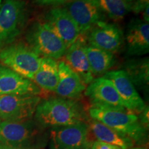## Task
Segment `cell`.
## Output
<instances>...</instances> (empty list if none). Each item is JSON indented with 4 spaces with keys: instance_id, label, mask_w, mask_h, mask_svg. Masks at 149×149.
Listing matches in <instances>:
<instances>
[{
    "instance_id": "1",
    "label": "cell",
    "mask_w": 149,
    "mask_h": 149,
    "mask_svg": "<svg viewBox=\"0 0 149 149\" xmlns=\"http://www.w3.org/2000/svg\"><path fill=\"white\" fill-rule=\"evenodd\" d=\"M34 115L35 122L45 129L85 122L87 118L79 101L63 97L41 100Z\"/></svg>"
},
{
    "instance_id": "2",
    "label": "cell",
    "mask_w": 149,
    "mask_h": 149,
    "mask_svg": "<svg viewBox=\"0 0 149 149\" xmlns=\"http://www.w3.org/2000/svg\"><path fill=\"white\" fill-rule=\"evenodd\" d=\"M45 128L31 120L0 122V142L26 149H40L47 144Z\"/></svg>"
},
{
    "instance_id": "3",
    "label": "cell",
    "mask_w": 149,
    "mask_h": 149,
    "mask_svg": "<svg viewBox=\"0 0 149 149\" xmlns=\"http://www.w3.org/2000/svg\"><path fill=\"white\" fill-rule=\"evenodd\" d=\"M88 113L93 120L125 135L133 142L141 144L146 140V128L141 124L138 117L134 113L94 107L89 109Z\"/></svg>"
},
{
    "instance_id": "4",
    "label": "cell",
    "mask_w": 149,
    "mask_h": 149,
    "mask_svg": "<svg viewBox=\"0 0 149 149\" xmlns=\"http://www.w3.org/2000/svg\"><path fill=\"white\" fill-rule=\"evenodd\" d=\"M26 39L29 47L40 57L56 60L66 52L64 43L44 22H34L28 30Z\"/></svg>"
},
{
    "instance_id": "5",
    "label": "cell",
    "mask_w": 149,
    "mask_h": 149,
    "mask_svg": "<svg viewBox=\"0 0 149 149\" xmlns=\"http://www.w3.org/2000/svg\"><path fill=\"white\" fill-rule=\"evenodd\" d=\"M41 57L29 46L10 44L0 50V61L6 67L33 81L40 67Z\"/></svg>"
},
{
    "instance_id": "6",
    "label": "cell",
    "mask_w": 149,
    "mask_h": 149,
    "mask_svg": "<svg viewBox=\"0 0 149 149\" xmlns=\"http://www.w3.org/2000/svg\"><path fill=\"white\" fill-rule=\"evenodd\" d=\"M26 17L24 0H5L0 8V48L10 45L21 34Z\"/></svg>"
},
{
    "instance_id": "7",
    "label": "cell",
    "mask_w": 149,
    "mask_h": 149,
    "mask_svg": "<svg viewBox=\"0 0 149 149\" xmlns=\"http://www.w3.org/2000/svg\"><path fill=\"white\" fill-rule=\"evenodd\" d=\"M88 124L80 122L71 125L50 129L51 149H91Z\"/></svg>"
},
{
    "instance_id": "8",
    "label": "cell",
    "mask_w": 149,
    "mask_h": 149,
    "mask_svg": "<svg viewBox=\"0 0 149 149\" xmlns=\"http://www.w3.org/2000/svg\"><path fill=\"white\" fill-rule=\"evenodd\" d=\"M41 97L34 95H0V120L21 122L35 115Z\"/></svg>"
},
{
    "instance_id": "9",
    "label": "cell",
    "mask_w": 149,
    "mask_h": 149,
    "mask_svg": "<svg viewBox=\"0 0 149 149\" xmlns=\"http://www.w3.org/2000/svg\"><path fill=\"white\" fill-rule=\"evenodd\" d=\"M89 45L112 53L118 52L124 42L122 31L115 24L100 21L85 33Z\"/></svg>"
},
{
    "instance_id": "10",
    "label": "cell",
    "mask_w": 149,
    "mask_h": 149,
    "mask_svg": "<svg viewBox=\"0 0 149 149\" xmlns=\"http://www.w3.org/2000/svg\"><path fill=\"white\" fill-rule=\"evenodd\" d=\"M92 107L126 111L118 93L109 79L104 77L94 79L84 91Z\"/></svg>"
},
{
    "instance_id": "11",
    "label": "cell",
    "mask_w": 149,
    "mask_h": 149,
    "mask_svg": "<svg viewBox=\"0 0 149 149\" xmlns=\"http://www.w3.org/2000/svg\"><path fill=\"white\" fill-rule=\"evenodd\" d=\"M44 19V23L64 43L67 48L81 35L77 25L64 7L51 9Z\"/></svg>"
},
{
    "instance_id": "12",
    "label": "cell",
    "mask_w": 149,
    "mask_h": 149,
    "mask_svg": "<svg viewBox=\"0 0 149 149\" xmlns=\"http://www.w3.org/2000/svg\"><path fill=\"white\" fill-rule=\"evenodd\" d=\"M64 8L77 25L81 35L106 18L94 0H68Z\"/></svg>"
},
{
    "instance_id": "13",
    "label": "cell",
    "mask_w": 149,
    "mask_h": 149,
    "mask_svg": "<svg viewBox=\"0 0 149 149\" xmlns=\"http://www.w3.org/2000/svg\"><path fill=\"white\" fill-rule=\"evenodd\" d=\"M103 77L113 84L126 110L139 114L146 107L124 70L109 71Z\"/></svg>"
},
{
    "instance_id": "14",
    "label": "cell",
    "mask_w": 149,
    "mask_h": 149,
    "mask_svg": "<svg viewBox=\"0 0 149 149\" xmlns=\"http://www.w3.org/2000/svg\"><path fill=\"white\" fill-rule=\"evenodd\" d=\"M87 44L85 37L81 35L67 48L65 53L67 64L78 74L86 86L88 85L94 79L86 53Z\"/></svg>"
},
{
    "instance_id": "15",
    "label": "cell",
    "mask_w": 149,
    "mask_h": 149,
    "mask_svg": "<svg viewBox=\"0 0 149 149\" xmlns=\"http://www.w3.org/2000/svg\"><path fill=\"white\" fill-rule=\"evenodd\" d=\"M41 89L31 80L22 77L6 66H0V95H34Z\"/></svg>"
},
{
    "instance_id": "16",
    "label": "cell",
    "mask_w": 149,
    "mask_h": 149,
    "mask_svg": "<svg viewBox=\"0 0 149 149\" xmlns=\"http://www.w3.org/2000/svg\"><path fill=\"white\" fill-rule=\"evenodd\" d=\"M59 81L55 92L60 97L77 100L84 92L86 85L65 61L58 62Z\"/></svg>"
},
{
    "instance_id": "17",
    "label": "cell",
    "mask_w": 149,
    "mask_h": 149,
    "mask_svg": "<svg viewBox=\"0 0 149 149\" xmlns=\"http://www.w3.org/2000/svg\"><path fill=\"white\" fill-rule=\"evenodd\" d=\"M124 41L128 55L140 56L148 53V23L142 19H133L128 26Z\"/></svg>"
},
{
    "instance_id": "18",
    "label": "cell",
    "mask_w": 149,
    "mask_h": 149,
    "mask_svg": "<svg viewBox=\"0 0 149 149\" xmlns=\"http://www.w3.org/2000/svg\"><path fill=\"white\" fill-rule=\"evenodd\" d=\"M33 81L40 89L55 92L59 81L58 62L51 58L41 57L40 67Z\"/></svg>"
},
{
    "instance_id": "19",
    "label": "cell",
    "mask_w": 149,
    "mask_h": 149,
    "mask_svg": "<svg viewBox=\"0 0 149 149\" xmlns=\"http://www.w3.org/2000/svg\"><path fill=\"white\" fill-rule=\"evenodd\" d=\"M88 126L97 140L115 145L121 149H130L133 146V141L116 130L106 126L97 120H90Z\"/></svg>"
},
{
    "instance_id": "20",
    "label": "cell",
    "mask_w": 149,
    "mask_h": 149,
    "mask_svg": "<svg viewBox=\"0 0 149 149\" xmlns=\"http://www.w3.org/2000/svg\"><path fill=\"white\" fill-rule=\"evenodd\" d=\"M86 53L93 76H102L109 71L116 62L114 54L87 44Z\"/></svg>"
},
{
    "instance_id": "21",
    "label": "cell",
    "mask_w": 149,
    "mask_h": 149,
    "mask_svg": "<svg viewBox=\"0 0 149 149\" xmlns=\"http://www.w3.org/2000/svg\"><path fill=\"white\" fill-rule=\"evenodd\" d=\"M134 86L139 88H146L149 82L148 58L136 59L128 60L124 64L123 70Z\"/></svg>"
},
{
    "instance_id": "22",
    "label": "cell",
    "mask_w": 149,
    "mask_h": 149,
    "mask_svg": "<svg viewBox=\"0 0 149 149\" xmlns=\"http://www.w3.org/2000/svg\"><path fill=\"white\" fill-rule=\"evenodd\" d=\"M105 16L114 20L122 19L131 11L132 0H94Z\"/></svg>"
},
{
    "instance_id": "23",
    "label": "cell",
    "mask_w": 149,
    "mask_h": 149,
    "mask_svg": "<svg viewBox=\"0 0 149 149\" xmlns=\"http://www.w3.org/2000/svg\"><path fill=\"white\" fill-rule=\"evenodd\" d=\"M149 6L148 0H132L131 11L136 14L143 13Z\"/></svg>"
},
{
    "instance_id": "24",
    "label": "cell",
    "mask_w": 149,
    "mask_h": 149,
    "mask_svg": "<svg viewBox=\"0 0 149 149\" xmlns=\"http://www.w3.org/2000/svg\"><path fill=\"white\" fill-rule=\"evenodd\" d=\"M91 149H121L118 146L112 145L104 141L96 140L93 141L91 144Z\"/></svg>"
},
{
    "instance_id": "25",
    "label": "cell",
    "mask_w": 149,
    "mask_h": 149,
    "mask_svg": "<svg viewBox=\"0 0 149 149\" xmlns=\"http://www.w3.org/2000/svg\"><path fill=\"white\" fill-rule=\"evenodd\" d=\"M68 0H35V3L40 6H58L64 4Z\"/></svg>"
},
{
    "instance_id": "26",
    "label": "cell",
    "mask_w": 149,
    "mask_h": 149,
    "mask_svg": "<svg viewBox=\"0 0 149 149\" xmlns=\"http://www.w3.org/2000/svg\"><path fill=\"white\" fill-rule=\"evenodd\" d=\"M139 117H138L139 120L140 121L143 126L145 127L148 126V107H146L144 109L139 113Z\"/></svg>"
},
{
    "instance_id": "27",
    "label": "cell",
    "mask_w": 149,
    "mask_h": 149,
    "mask_svg": "<svg viewBox=\"0 0 149 149\" xmlns=\"http://www.w3.org/2000/svg\"><path fill=\"white\" fill-rule=\"evenodd\" d=\"M0 149H26V148H20V147L10 146V145H7V144H3V143L0 142Z\"/></svg>"
},
{
    "instance_id": "28",
    "label": "cell",
    "mask_w": 149,
    "mask_h": 149,
    "mask_svg": "<svg viewBox=\"0 0 149 149\" xmlns=\"http://www.w3.org/2000/svg\"><path fill=\"white\" fill-rule=\"evenodd\" d=\"M130 149H148L147 148H141V147H136V148H131Z\"/></svg>"
},
{
    "instance_id": "29",
    "label": "cell",
    "mask_w": 149,
    "mask_h": 149,
    "mask_svg": "<svg viewBox=\"0 0 149 149\" xmlns=\"http://www.w3.org/2000/svg\"><path fill=\"white\" fill-rule=\"evenodd\" d=\"M1 0H0V8H1Z\"/></svg>"
}]
</instances>
